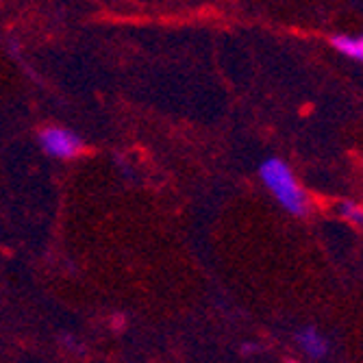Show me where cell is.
I'll use <instances>...</instances> for the list:
<instances>
[{
	"label": "cell",
	"mask_w": 363,
	"mask_h": 363,
	"mask_svg": "<svg viewBox=\"0 0 363 363\" xmlns=\"http://www.w3.org/2000/svg\"><path fill=\"white\" fill-rule=\"evenodd\" d=\"M259 177L285 211L294 216H305L309 211V196L305 194L301 183L296 181L294 172L283 159H266L259 166Z\"/></svg>",
	"instance_id": "6da1fadb"
},
{
	"label": "cell",
	"mask_w": 363,
	"mask_h": 363,
	"mask_svg": "<svg viewBox=\"0 0 363 363\" xmlns=\"http://www.w3.org/2000/svg\"><path fill=\"white\" fill-rule=\"evenodd\" d=\"M40 146L48 157L55 159H72L83 152V140L70 128L63 126H46L40 130Z\"/></svg>",
	"instance_id": "7a4b0ae2"
},
{
	"label": "cell",
	"mask_w": 363,
	"mask_h": 363,
	"mask_svg": "<svg viewBox=\"0 0 363 363\" xmlns=\"http://www.w3.org/2000/svg\"><path fill=\"white\" fill-rule=\"evenodd\" d=\"M298 344L311 359H324L328 352V342L320 335V331H315L313 326H307L298 333Z\"/></svg>",
	"instance_id": "3957f363"
},
{
	"label": "cell",
	"mask_w": 363,
	"mask_h": 363,
	"mask_svg": "<svg viewBox=\"0 0 363 363\" xmlns=\"http://www.w3.org/2000/svg\"><path fill=\"white\" fill-rule=\"evenodd\" d=\"M333 46H335L342 55H346V57H350V59L363 63V35H359V38L335 35V38H333Z\"/></svg>",
	"instance_id": "277c9868"
},
{
	"label": "cell",
	"mask_w": 363,
	"mask_h": 363,
	"mask_svg": "<svg viewBox=\"0 0 363 363\" xmlns=\"http://www.w3.org/2000/svg\"><path fill=\"white\" fill-rule=\"evenodd\" d=\"M340 213H342L348 222H352L354 226L363 228V207H359V205H354V203H342V205H340Z\"/></svg>",
	"instance_id": "5b68a950"
}]
</instances>
